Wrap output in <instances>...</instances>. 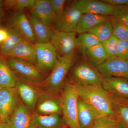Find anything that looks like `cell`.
<instances>
[{"instance_id": "obj_8", "label": "cell", "mask_w": 128, "mask_h": 128, "mask_svg": "<svg viewBox=\"0 0 128 128\" xmlns=\"http://www.w3.org/2000/svg\"><path fill=\"white\" fill-rule=\"evenodd\" d=\"M76 32L51 30L50 42L61 56L74 53L77 48Z\"/></svg>"}, {"instance_id": "obj_21", "label": "cell", "mask_w": 128, "mask_h": 128, "mask_svg": "<svg viewBox=\"0 0 128 128\" xmlns=\"http://www.w3.org/2000/svg\"><path fill=\"white\" fill-rule=\"evenodd\" d=\"M18 77L8 64L6 58L0 54V86L15 87Z\"/></svg>"}, {"instance_id": "obj_19", "label": "cell", "mask_w": 128, "mask_h": 128, "mask_svg": "<svg viewBox=\"0 0 128 128\" xmlns=\"http://www.w3.org/2000/svg\"><path fill=\"white\" fill-rule=\"evenodd\" d=\"M32 114L22 101L8 124L9 128H29Z\"/></svg>"}, {"instance_id": "obj_20", "label": "cell", "mask_w": 128, "mask_h": 128, "mask_svg": "<svg viewBox=\"0 0 128 128\" xmlns=\"http://www.w3.org/2000/svg\"><path fill=\"white\" fill-rule=\"evenodd\" d=\"M62 124L58 114L32 115L29 128H62Z\"/></svg>"}, {"instance_id": "obj_34", "label": "cell", "mask_w": 128, "mask_h": 128, "mask_svg": "<svg viewBox=\"0 0 128 128\" xmlns=\"http://www.w3.org/2000/svg\"><path fill=\"white\" fill-rule=\"evenodd\" d=\"M53 11L56 16H60L64 10L65 5L67 1L65 0H49Z\"/></svg>"}, {"instance_id": "obj_27", "label": "cell", "mask_w": 128, "mask_h": 128, "mask_svg": "<svg viewBox=\"0 0 128 128\" xmlns=\"http://www.w3.org/2000/svg\"><path fill=\"white\" fill-rule=\"evenodd\" d=\"M7 28L9 32V37L0 44V54L5 57H6L14 47L24 39L16 30Z\"/></svg>"}, {"instance_id": "obj_15", "label": "cell", "mask_w": 128, "mask_h": 128, "mask_svg": "<svg viewBox=\"0 0 128 128\" xmlns=\"http://www.w3.org/2000/svg\"><path fill=\"white\" fill-rule=\"evenodd\" d=\"M56 17L49 0H35L30 17L49 26L53 24Z\"/></svg>"}, {"instance_id": "obj_4", "label": "cell", "mask_w": 128, "mask_h": 128, "mask_svg": "<svg viewBox=\"0 0 128 128\" xmlns=\"http://www.w3.org/2000/svg\"><path fill=\"white\" fill-rule=\"evenodd\" d=\"M6 59L16 74L26 82L34 86H40L46 78L45 74L31 62L16 58H6Z\"/></svg>"}, {"instance_id": "obj_37", "label": "cell", "mask_w": 128, "mask_h": 128, "mask_svg": "<svg viewBox=\"0 0 128 128\" xmlns=\"http://www.w3.org/2000/svg\"><path fill=\"white\" fill-rule=\"evenodd\" d=\"M9 36V32L7 28L0 27V44L6 41Z\"/></svg>"}, {"instance_id": "obj_28", "label": "cell", "mask_w": 128, "mask_h": 128, "mask_svg": "<svg viewBox=\"0 0 128 128\" xmlns=\"http://www.w3.org/2000/svg\"><path fill=\"white\" fill-rule=\"evenodd\" d=\"M76 41L77 47L80 49L84 54L88 49L101 43L96 37L89 32L80 34L76 38Z\"/></svg>"}, {"instance_id": "obj_3", "label": "cell", "mask_w": 128, "mask_h": 128, "mask_svg": "<svg viewBox=\"0 0 128 128\" xmlns=\"http://www.w3.org/2000/svg\"><path fill=\"white\" fill-rule=\"evenodd\" d=\"M60 97L64 121L70 128H80L78 118L79 96L73 84L65 85Z\"/></svg>"}, {"instance_id": "obj_14", "label": "cell", "mask_w": 128, "mask_h": 128, "mask_svg": "<svg viewBox=\"0 0 128 128\" xmlns=\"http://www.w3.org/2000/svg\"><path fill=\"white\" fill-rule=\"evenodd\" d=\"M82 14L89 13L110 16L112 14L113 6L102 0H79L73 3Z\"/></svg>"}, {"instance_id": "obj_25", "label": "cell", "mask_w": 128, "mask_h": 128, "mask_svg": "<svg viewBox=\"0 0 128 128\" xmlns=\"http://www.w3.org/2000/svg\"><path fill=\"white\" fill-rule=\"evenodd\" d=\"M36 40V43L50 42L51 30L48 26L42 23L36 19L29 18Z\"/></svg>"}, {"instance_id": "obj_22", "label": "cell", "mask_w": 128, "mask_h": 128, "mask_svg": "<svg viewBox=\"0 0 128 128\" xmlns=\"http://www.w3.org/2000/svg\"><path fill=\"white\" fill-rule=\"evenodd\" d=\"M109 17L110 16L89 13L82 14L76 32L81 34L88 32L97 24L108 20Z\"/></svg>"}, {"instance_id": "obj_2", "label": "cell", "mask_w": 128, "mask_h": 128, "mask_svg": "<svg viewBox=\"0 0 128 128\" xmlns=\"http://www.w3.org/2000/svg\"><path fill=\"white\" fill-rule=\"evenodd\" d=\"M75 58L74 53L64 56H58L50 74L40 86L44 90L57 92L62 87L66 74Z\"/></svg>"}, {"instance_id": "obj_23", "label": "cell", "mask_w": 128, "mask_h": 128, "mask_svg": "<svg viewBox=\"0 0 128 128\" xmlns=\"http://www.w3.org/2000/svg\"><path fill=\"white\" fill-rule=\"evenodd\" d=\"M98 118L95 113L79 97L78 118L80 128H89Z\"/></svg>"}, {"instance_id": "obj_7", "label": "cell", "mask_w": 128, "mask_h": 128, "mask_svg": "<svg viewBox=\"0 0 128 128\" xmlns=\"http://www.w3.org/2000/svg\"><path fill=\"white\" fill-rule=\"evenodd\" d=\"M16 87L1 88L0 90V121L8 123L20 102Z\"/></svg>"}, {"instance_id": "obj_39", "label": "cell", "mask_w": 128, "mask_h": 128, "mask_svg": "<svg viewBox=\"0 0 128 128\" xmlns=\"http://www.w3.org/2000/svg\"><path fill=\"white\" fill-rule=\"evenodd\" d=\"M3 6H0V20L2 16V12H3Z\"/></svg>"}, {"instance_id": "obj_38", "label": "cell", "mask_w": 128, "mask_h": 128, "mask_svg": "<svg viewBox=\"0 0 128 128\" xmlns=\"http://www.w3.org/2000/svg\"><path fill=\"white\" fill-rule=\"evenodd\" d=\"M0 128H9V124L7 123H4L0 121Z\"/></svg>"}, {"instance_id": "obj_36", "label": "cell", "mask_w": 128, "mask_h": 128, "mask_svg": "<svg viewBox=\"0 0 128 128\" xmlns=\"http://www.w3.org/2000/svg\"><path fill=\"white\" fill-rule=\"evenodd\" d=\"M102 2L112 6L128 5V0H102Z\"/></svg>"}, {"instance_id": "obj_18", "label": "cell", "mask_w": 128, "mask_h": 128, "mask_svg": "<svg viewBox=\"0 0 128 128\" xmlns=\"http://www.w3.org/2000/svg\"><path fill=\"white\" fill-rule=\"evenodd\" d=\"M110 94L113 109L122 128H128V99Z\"/></svg>"}, {"instance_id": "obj_12", "label": "cell", "mask_w": 128, "mask_h": 128, "mask_svg": "<svg viewBox=\"0 0 128 128\" xmlns=\"http://www.w3.org/2000/svg\"><path fill=\"white\" fill-rule=\"evenodd\" d=\"M102 75L128 79V60L109 58L96 67Z\"/></svg>"}, {"instance_id": "obj_9", "label": "cell", "mask_w": 128, "mask_h": 128, "mask_svg": "<svg viewBox=\"0 0 128 128\" xmlns=\"http://www.w3.org/2000/svg\"><path fill=\"white\" fill-rule=\"evenodd\" d=\"M73 76L76 84L82 86L102 85L103 78L96 68L86 64L76 67Z\"/></svg>"}, {"instance_id": "obj_13", "label": "cell", "mask_w": 128, "mask_h": 128, "mask_svg": "<svg viewBox=\"0 0 128 128\" xmlns=\"http://www.w3.org/2000/svg\"><path fill=\"white\" fill-rule=\"evenodd\" d=\"M7 28L14 29L24 39L36 43V40L29 18L22 12H17L10 18Z\"/></svg>"}, {"instance_id": "obj_42", "label": "cell", "mask_w": 128, "mask_h": 128, "mask_svg": "<svg viewBox=\"0 0 128 128\" xmlns=\"http://www.w3.org/2000/svg\"></svg>"}, {"instance_id": "obj_40", "label": "cell", "mask_w": 128, "mask_h": 128, "mask_svg": "<svg viewBox=\"0 0 128 128\" xmlns=\"http://www.w3.org/2000/svg\"><path fill=\"white\" fill-rule=\"evenodd\" d=\"M4 0H0V6H3Z\"/></svg>"}, {"instance_id": "obj_41", "label": "cell", "mask_w": 128, "mask_h": 128, "mask_svg": "<svg viewBox=\"0 0 128 128\" xmlns=\"http://www.w3.org/2000/svg\"><path fill=\"white\" fill-rule=\"evenodd\" d=\"M1 88V86H0V90Z\"/></svg>"}, {"instance_id": "obj_31", "label": "cell", "mask_w": 128, "mask_h": 128, "mask_svg": "<svg viewBox=\"0 0 128 128\" xmlns=\"http://www.w3.org/2000/svg\"><path fill=\"white\" fill-rule=\"evenodd\" d=\"M112 27L113 34L118 40L128 41V26L110 16Z\"/></svg>"}, {"instance_id": "obj_5", "label": "cell", "mask_w": 128, "mask_h": 128, "mask_svg": "<svg viewBox=\"0 0 128 128\" xmlns=\"http://www.w3.org/2000/svg\"><path fill=\"white\" fill-rule=\"evenodd\" d=\"M62 114L61 97L57 92L40 89L36 106L32 115Z\"/></svg>"}, {"instance_id": "obj_10", "label": "cell", "mask_w": 128, "mask_h": 128, "mask_svg": "<svg viewBox=\"0 0 128 128\" xmlns=\"http://www.w3.org/2000/svg\"><path fill=\"white\" fill-rule=\"evenodd\" d=\"M81 14V12L74 4H72L65 9L62 14L56 17L53 23L54 29L76 32Z\"/></svg>"}, {"instance_id": "obj_29", "label": "cell", "mask_w": 128, "mask_h": 128, "mask_svg": "<svg viewBox=\"0 0 128 128\" xmlns=\"http://www.w3.org/2000/svg\"><path fill=\"white\" fill-rule=\"evenodd\" d=\"M35 0H6L4 6L6 9H13L17 12L28 8L32 9L35 3Z\"/></svg>"}, {"instance_id": "obj_33", "label": "cell", "mask_w": 128, "mask_h": 128, "mask_svg": "<svg viewBox=\"0 0 128 128\" xmlns=\"http://www.w3.org/2000/svg\"><path fill=\"white\" fill-rule=\"evenodd\" d=\"M110 16L128 26V5L113 6Z\"/></svg>"}, {"instance_id": "obj_24", "label": "cell", "mask_w": 128, "mask_h": 128, "mask_svg": "<svg viewBox=\"0 0 128 128\" xmlns=\"http://www.w3.org/2000/svg\"><path fill=\"white\" fill-rule=\"evenodd\" d=\"M84 54L90 65L96 68L108 59L102 43L88 49Z\"/></svg>"}, {"instance_id": "obj_30", "label": "cell", "mask_w": 128, "mask_h": 128, "mask_svg": "<svg viewBox=\"0 0 128 128\" xmlns=\"http://www.w3.org/2000/svg\"><path fill=\"white\" fill-rule=\"evenodd\" d=\"M89 128H122L116 118L102 116L97 118Z\"/></svg>"}, {"instance_id": "obj_17", "label": "cell", "mask_w": 128, "mask_h": 128, "mask_svg": "<svg viewBox=\"0 0 128 128\" xmlns=\"http://www.w3.org/2000/svg\"><path fill=\"white\" fill-rule=\"evenodd\" d=\"M6 58H16L25 60L36 65L35 44L24 38L6 56Z\"/></svg>"}, {"instance_id": "obj_16", "label": "cell", "mask_w": 128, "mask_h": 128, "mask_svg": "<svg viewBox=\"0 0 128 128\" xmlns=\"http://www.w3.org/2000/svg\"><path fill=\"white\" fill-rule=\"evenodd\" d=\"M102 86L110 94L128 99V79L104 76Z\"/></svg>"}, {"instance_id": "obj_11", "label": "cell", "mask_w": 128, "mask_h": 128, "mask_svg": "<svg viewBox=\"0 0 128 128\" xmlns=\"http://www.w3.org/2000/svg\"><path fill=\"white\" fill-rule=\"evenodd\" d=\"M15 87L22 102L32 114L36 106L40 89L18 77Z\"/></svg>"}, {"instance_id": "obj_26", "label": "cell", "mask_w": 128, "mask_h": 128, "mask_svg": "<svg viewBox=\"0 0 128 128\" xmlns=\"http://www.w3.org/2000/svg\"><path fill=\"white\" fill-rule=\"evenodd\" d=\"M94 34L101 43L109 39L113 35L112 27L109 19L97 24L88 32Z\"/></svg>"}, {"instance_id": "obj_32", "label": "cell", "mask_w": 128, "mask_h": 128, "mask_svg": "<svg viewBox=\"0 0 128 128\" xmlns=\"http://www.w3.org/2000/svg\"><path fill=\"white\" fill-rule=\"evenodd\" d=\"M108 59L118 58V40L113 34L109 39L102 43Z\"/></svg>"}, {"instance_id": "obj_35", "label": "cell", "mask_w": 128, "mask_h": 128, "mask_svg": "<svg viewBox=\"0 0 128 128\" xmlns=\"http://www.w3.org/2000/svg\"><path fill=\"white\" fill-rule=\"evenodd\" d=\"M118 58L128 60V41L118 40Z\"/></svg>"}, {"instance_id": "obj_1", "label": "cell", "mask_w": 128, "mask_h": 128, "mask_svg": "<svg viewBox=\"0 0 128 128\" xmlns=\"http://www.w3.org/2000/svg\"><path fill=\"white\" fill-rule=\"evenodd\" d=\"M72 84L78 92L79 97L98 116L115 118L110 94L102 85L82 86L75 83Z\"/></svg>"}, {"instance_id": "obj_6", "label": "cell", "mask_w": 128, "mask_h": 128, "mask_svg": "<svg viewBox=\"0 0 128 128\" xmlns=\"http://www.w3.org/2000/svg\"><path fill=\"white\" fill-rule=\"evenodd\" d=\"M36 66L42 73L50 72L57 62V50L50 42L36 43Z\"/></svg>"}]
</instances>
